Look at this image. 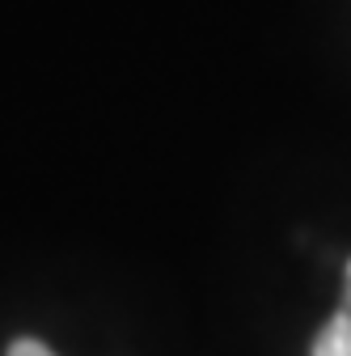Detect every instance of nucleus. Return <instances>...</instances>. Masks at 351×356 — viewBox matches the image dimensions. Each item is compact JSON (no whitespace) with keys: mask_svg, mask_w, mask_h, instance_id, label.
<instances>
[{"mask_svg":"<svg viewBox=\"0 0 351 356\" xmlns=\"http://www.w3.org/2000/svg\"><path fill=\"white\" fill-rule=\"evenodd\" d=\"M5 356H55V352L42 343V339H13Z\"/></svg>","mask_w":351,"mask_h":356,"instance_id":"f03ea898","label":"nucleus"},{"mask_svg":"<svg viewBox=\"0 0 351 356\" xmlns=\"http://www.w3.org/2000/svg\"><path fill=\"white\" fill-rule=\"evenodd\" d=\"M309 356H351V259H347V272H343V301L326 318V327L314 335Z\"/></svg>","mask_w":351,"mask_h":356,"instance_id":"f257e3e1","label":"nucleus"}]
</instances>
